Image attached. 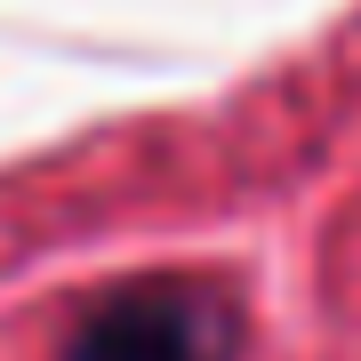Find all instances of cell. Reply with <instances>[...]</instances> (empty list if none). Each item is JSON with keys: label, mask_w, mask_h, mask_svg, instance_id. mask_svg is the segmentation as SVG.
<instances>
[{"label": "cell", "mask_w": 361, "mask_h": 361, "mask_svg": "<svg viewBox=\"0 0 361 361\" xmlns=\"http://www.w3.org/2000/svg\"><path fill=\"white\" fill-rule=\"evenodd\" d=\"M241 322L209 281L145 273L89 305V322L65 337V361H233Z\"/></svg>", "instance_id": "1"}]
</instances>
